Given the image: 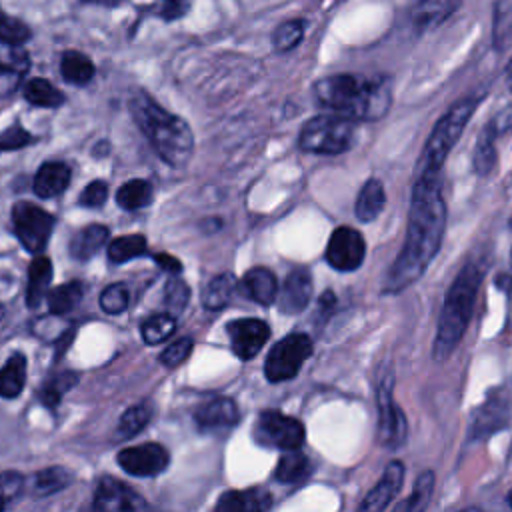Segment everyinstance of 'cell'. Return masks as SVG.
Wrapping results in <instances>:
<instances>
[{"label":"cell","mask_w":512,"mask_h":512,"mask_svg":"<svg viewBox=\"0 0 512 512\" xmlns=\"http://www.w3.org/2000/svg\"><path fill=\"white\" fill-rule=\"evenodd\" d=\"M2 316H4V306L0 304V320H2Z\"/></svg>","instance_id":"54"},{"label":"cell","mask_w":512,"mask_h":512,"mask_svg":"<svg viewBox=\"0 0 512 512\" xmlns=\"http://www.w3.org/2000/svg\"><path fill=\"white\" fill-rule=\"evenodd\" d=\"M168 2H180V0H168Z\"/></svg>","instance_id":"55"},{"label":"cell","mask_w":512,"mask_h":512,"mask_svg":"<svg viewBox=\"0 0 512 512\" xmlns=\"http://www.w3.org/2000/svg\"><path fill=\"white\" fill-rule=\"evenodd\" d=\"M254 438L258 444L280 450H296L304 444L306 430L300 420L278 410L260 412L254 424Z\"/></svg>","instance_id":"9"},{"label":"cell","mask_w":512,"mask_h":512,"mask_svg":"<svg viewBox=\"0 0 512 512\" xmlns=\"http://www.w3.org/2000/svg\"><path fill=\"white\" fill-rule=\"evenodd\" d=\"M60 72H62V78L70 84H78V86H84L92 80L96 68L92 64V60L78 52V50H68L62 54V60H60Z\"/></svg>","instance_id":"28"},{"label":"cell","mask_w":512,"mask_h":512,"mask_svg":"<svg viewBox=\"0 0 512 512\" xmlns=\"http://www.w3.org/2000/svg\"><path fill=\"white\" fill-rule=\"evenodd\" d=\"M30 36L32 32L22 20L6 14L0 8V40L12 42V44H24L26 40H30Z\"/></svg>","instance_id":"43"},{"label":"cell","mask_w":512,"mask_h":512,"mask_svg":"<svg viewBox=\"0 0 512 512\" xmlns=\"http://www.w3.org/2000/svg\"><path fill=\"white\" fill-rule=\"evenodd\" d=\"M510 224H512V220H510Z\"/></svg>","instance_id":"56"},{"label":"cell","mask_w":512,"mask_h":512,"mask_svg":"<svg viewBox=\"0 0 512 512\" xmlns=\"http://www.w3.org/2000/svg\"><path fill=\"white\" fill-rule=\"evenodd\" d=\"M146 250H148V244L142 234H126V236L110 240L108 258L116 264H122V262L142 256Z\"/></svg>","instance_id":"34"},{"label":"cell","mask_w":512,"mask_h":512,"mask_svg":"<svg viewBox=\"0 0 512 512\" xmlns=\"http://www.w3.org/2000/svg\"><path fill=\"white\" fill-rule=\"evenodd\" d=\"M304 28L306 22L304 20H286L282 22L274 34H272V44L278 52H288L292 48H296L304 36Z\"/></svg>","instance_id":"41"},{"label":"cell","mask_w":512,"mask_h":512,"mask_svg":"<svg viewBox=\"0 0 512 512\" xmlns=\"http://www.w3.org/2000/svg\"><path fill=\"white\" fill-rule=\"evenodd\" d=\"M116 202L124 210H140L152 202V186L146 180H128L116 192Z\"/></svg>","instance_id":"33"},{"label":"cell","mask_w":512,"mask_h":512,"mask_svg":"<svg viewBox=\"0 0 512 512\" xmlns=\"http://www.w3.org/2000/svg\"><path fill=\"white\" fill-rule=\"evenodd\" d=\"M312 470V462L310 458L300 452V448L296 450H286L284 456H280L278 464H276V470H274V478L278 482H300L304 480Z\"/></svg>","instance_id":"27"},{"label":"cell","mask_w":512,"mask_h":512,"mask_svg":"<svg viewBox=\"0 0 512 512\" xmlns=\"http://www.w3.org/2000/svg\"><path fill=\"white\" fill-rule=\"evenodd\" d=\"M152 418V408L148 404H136V406H130L122 416H120V422H118V428H116V436L118 438H132L134 434H138Z\"/></svg>","instance_id":"37"},{"label":"cell","mask_w":512,"mask_h":512,"mask_svg":"<svg viewBox=\"0 0 512 512\" xmlns=\"http://www.w3.org/2000/svg\"><path fill=\"white\" fill-rule=\"evenodd\" d=\"M24 488V476L14 470L0 472V510H4Z\"/></svg>","instance_id":"47"},{"label":"cell","mask_w":512,"mask_h":512,"mask_svg":"<svg viewBox=\"0 0 512 512\" xmlns=\"http://www.w3.org/2000/svg\"><path fill=\"white\" fill-rule=\"evenodd\" d=\"M310 298H312V278L308 270L298 268L286 276L278 292V308L284 314H298L308 306Z\"/></svg>","instance_id":"17"},{"label":"cell","mask_w":512,"mask_h":512,"mask_svg":"<svg viewBox=\"0 0 512 512\" xmlns=\"http://www.w3.org/2000/svg\"><path fill=\"white\" fill-rule=\"evenodd\" d=\"M52 282V262L46 256H34L28 268V288L26 302L30 308H36L42 298L48 294Z\"/></svg>","instance_id":"24"},{"label":"cell","mask_w":512,"mask_h":512,"mask_svg":"<svg viewBox=\"0 0 512 512\" xmlns=\"http://www.w3.org/2000/svg\"><path fill=\"white\" fill-rule=\"evenodd\" d=\"M128 288L124 284H110L100 294V308L106 314H120L128 308Z\"/></svg>","instance_id":"45"},{"label":"cell","mask_w":512,"mask_h":512,"mask_svg":"<svg viewBox=\"0 0 512 512\" xmlns=\"http://www.w3.org/2000/svg\"><path fill=\"white\" fill-rule=\"evenodd\" d=\"M240 290L252 302L260 306H270L278 298V280L272 274V270L264 266H256L244 274L240 282Z\"/></svg>","instance_id":"18"},{"label":"cell","mask_w":512,"mask_h":512,"mask_svg":"<svg viewBox=\"0 0 512 512\" xmlns=\"http://www.w3.org/2000/svg\"><path fill=\"white\" fill-rule=\"evenodd\" d=\"M188 300H190V288L186 286L184 280H180L178 276H172L164 288V302H166L168 310L172 314H178L186 308Z\"/></svg>","instance_id":"44"},{"label":"cell","mask_w":512,"mask_h":512,"mask_svg":"<svg viewBox=\"0 0 512 512\" xmlns=\"http://www.w3.org/2000/svg\"><path fill=\"white\" fill-rule=\"evenodd\" d=\"M232 352L240 360L254 358L270 336V326L258 318H238L226 326Z\"/></svg>","instance_id":"14"},{"label":"cell","mask_w":512,"mask_h":512,"mask_svg":"<svg viewBox=\"0 0 512 512\" xmlns=\"http://www.w3.org/2000/svg\"><path fill=\"white\" fill-rule=\"evenodd\" d=\"M154 262H156L164 272H168V274H172V276H178V274L182 272V262H180L176 256H172V254H164V252L154 254Z\"/></svg>","instance_id":"51"},{"label":"cell","mask_w":512,"mask_h":512,"mask_svg":"<svg viewBox=\"0 0 512 512\" xmlns=\"http://www.w3.org/2000/svg\"><path fill=\"white\" fill-rule=\"evenodd\" d=\"M366 242L362 234L350 226H340L332 232L326 246V260L338 272H354L362 266Z\"/></svg>","instance_id":"11"},{"label":"cell","mask_w":512,"mask_h":512,"mask_svg":"<svg viewBox=\"0 0 512 512\" xmlns=\"http://www.w3.org/2000/svg\"><path fill=\"white\" fill-rule=\"evenodd\" d=\"M192 348H194V340L188 338V336H184V338H180V340L168 344V346L160 352L158 360H160V364H164L166 368H176V366H180V364L190 356Z\"/></svg>","instance_id":"46"},{"label":"cell","mask_w":512,"mask_h":512,"mask_svg":"<svg viewBox=\"0 0 512 512\" xmlns=\"http://www.w3.org/2000/svg\"><path fill=\"white\" fill-rule=\"evenodd\" d=\"M24 98L40 108H58L64 102V94L46 78L28 80L24 84Z\"/></svg>","instance_id":"32"},{"label":"cell","mask_w":512,"mask_h":512,"mask_svg":"<svg viewBox=\"0 0 512 512\" xmlns=\"http://www.w3.org/2000/svg\"><path fill=\"white\" fill-rule=\"evenodd\" d=\"M32 142H34V136L28 130H24L20 124H14L0 134V150H20L24 146H30Z\"/></svg>","instance_id":"48"},{"label":"cell","mask_w":512,"mask_h":512,"mask_svg":"<svg viewBox=\"0 0 512 512\" xmlns=\"http://www.w3.org/2000/svg\"><path fill=\"white\" fill-rule=\"evenodd\" d=\"M106 198H108V184L102 180H94L80 192L78 202L86 208H98L106 202Z\"/></svg>","instance_id":"49"},{"label":"cell","mask_w":512,"mask_h":512,"mask_svg":"<svg viewBox=\"0 0 512 512\" xmlns=\"http://www.w3.org/2000/svg\"><path fill=\"white\" fill-rule=\"evenodd\" d=\"M386 204V192L384 186L378 178H370L364 182V186L360 188L358 196H356V218L360 222H372L380 216V212L384 210Z\"/></svg>","instance_id":"22"},{"label":"cell","mask_w":512,"mask_h":512,"mask_svg":"<svg viewBox=\"0 0 512 512\" xmlns=\"http://www.w3.org/2000/svg\"><path fill=\"white\" fill-rule=\"evenodd\" d=\"M88 2H94V4H114L118 0H88Z\"/></svg>","instance_id":"52"},{"label":"cell","mask_w":512,"mask_h":512,"mask_svg":"<svg viewBox=\"0 0 512 512\" xmlns=\"http://www.w3.org/2000/svg\"><path fill=\"white\" fill-rule=\"evenodd\" d=\"M28 68H30V56L22 48V44L0 40V70H18L24 74Z\"/></svg>","instance_id":"42"},{"label":"cell","mask_w":512,"mask_h":512,"mask_svg":"<svg viewBox=\"0 0 512 512\" xmlns=\"http://www.w3.org/2000/svg\"><path fill=\"white\" fill-rule=\"evenodd\" d=\"M356 140V120L338 112L318 114L310 118L302 130L298 144L312 154H342Z\"/></svg>","instance_id":"6"},{"label":"cell","mask_w":512,"mask_h":512,"mask_svg":"<svg viewBox=\"0 0 512 512\" xmlns=\"http://www.w3.org/2000/svg\"><path fill=\"white\" fill-rule=\"evenodd\" d=\"M142 338L146 344H160L164 342L174 330H176V320L172 314L162 312V314H152L142 322Z\"/></svg>","instance_id":"35"},{"label":"cell","mask_w":512,"mask_h":512,"mask_svg":"<svg viewBox=\"0 0 512 512\" xmlns=\"http://www.w3.org/2000/svg\"><path fill=\"white\" fill-rule=\"evenodd\" d=\"M240 420L238 406L232 398H212L204 404H200L194 412V422L200 430L210 432V430H226L236 426Z\"/></svg>","instance_id":"16"},{"label":"cell","mask_w":512,"mask_h":512,"mask_svg":"<svg viewBox=\"0 0 512 512\" xmlns=\"http://www.w3.org/2000/svg\"><path fill=\"white\" fill-rule=\"evenodd\" d=\"M272 506V496L264 488L228 490L216 502L218 512H264Z\"/></svg>","instance_id":"19"},{"label":"cell","mask_w":512,"mask_h":512,"mask_svg":"<svg viewBox=\"0 0 512 512\" xmlns=\"http://www.w3.org/2000/svg\"><path fill=\"white\" fill-rule=\"evenodd\" d=\"M404 482V464L398 460H392L386 470L382 472L376 486L364 496L360 502L362 512H380L390 506V502L398 496Z\"/></svg>","instance_id":"15"},{"label":"cell","mask_w":512,"mask_h":512,"mask_svg":"<svg viewBox=\"0 0 512 512\" xmlns=\"http://www.w3.org/2000/svg\"><path fill=\"white\" fill-rule=\"evenodd\" d=\"M506 502H508V506H510V508H512V490H510V492H508V496H506Z\"/></svg>","instance_id":"53"},{"label":"cell","mask_w":512,"mask_h":512,"mask_svg":"<svg viewBox=\"0 0 512 512\" xmlns=\"http://www.w3.org/2000/svg\"><path fill=\"white\" fill-rule=\"evenodd\" d=\"M460 4L462 0H418L412 10V24L418 32L434 30L444 24Z\"/></svg>","instance_id":"20"},{"label":"cell","mask_w":512,"mask_h":512,"mask_svg":"<svg viewBox=\"0 0 512 512\" xmlns=\"http://www.w3.org/2000/svg\"><path fill=\"white\" fill-rule=\"evenodd\" d=\"M54 224V216L32 202L24 200L12 206L14 234L18 236L20 244L32 254H40L46 248Z\"/></svg>","instance_id":"8"},{"label":"cell","mask_w":512,"mask_h":512,"mask_svg":"<svg viewBox=\"0 0 512 512\" xmlns=\"http://www.w3.org/2000/svg\"><path fill=\"white\" fill-rule=\"evenodd\" d=\"M128 108L158 156L172 168H184L194 152V136L188 122L164 110L142 90L130 96Z\"/></svg>","instance_id":"3"},{"label":"cell","mask_w":512,"mask_h":512,"mask_svg":"<svg viewBox=\"0 0 512 512\" xmlns=\"http://www.w3.org/2000/svg\"><path fill=\"white\" fill-rule=\"evenodd\" d=\"M508 422V408L502 400L494 398V400H488L476 414L474 418V424H472V436L474 438H482V436H488L496 430H500L502 426H506Z\"/></svg>","instance_id":"25"},{"label":"cell","mask_w":512,"mask_h":512,"mask_svg":"<svg viewBox=\"0 0 512 512\" xmlns=\"http://www.w3.org/2000/svg\"><path fill=\"white\" fill-rule=\"evenodd\" d=\"M70 184V168L64 162H44L34 176V192L40 198L60 196Z\"/></svg>","instance_id":"21"},{"label":"cell","mask_w":512,"mask_h":512,"mask_svg":"<svg viewBox=\"0 0 512 512\" xmlns=\"http://www.w3.org/2000/svg\"><path fill=\"white\" fill-rule=\"evenodd\" d=\"M120 468L130 476H156L168 466V452L162 444L146 442L138 446H130L118 452L116 456Z\"/></svg>","instance_id":"12"},{"label":"cell","mask_w":512,"mask_h":512,"mask_svg":"<svg viewBox=\"0 0 512 512\" xmlns=\"http://www.w3.org/2000/svg\"><path fill=\"white\" fill-rule=\"evenodd\" d=\"M78 382V374L74 372H60L56 376H52L46 386L42 388L40 392V400L46 408H56L60 404V398L70 390L74 388Z\"/></svg>","instance_id":"39"},{"label":"cell","mask_w":512,"mask_h":512,"mask_svg":"<svg viewBox=\"0 0 512 512\" xmlns=\"http://www.w3.org/2000/svg\"><path fill=\"white\" fill-rule=\"evenodd\" d=\"M316 100L330 112L352 120H380L392 104V86L386 78L334 74L314 84Z\"/></svg>","instance_id":"2"},{"label":"cell","mask_w":512,"mask_h":512,"mask_svg":"<svg viewBox=\"0 0 512 512\" xmlns=\"http://www.w3.org/2000/svg\"><path fill=\"white\" fill-rule=\"evenodd\" d=\"M494 46L504 50L512 36V0H494V24H492Z\"/></svg>","instance_id":"36"},{"label":"cell","mask_w":512,"mask_h":512,"mask_svg":"<svg viewBox=\"0 0 512 512\" xmlns=\"http://www.w3.org/2000/svg\"><path fill=\"white\" fill-rule=\"evenodd\" d=\"M432 490H434V472L426 470L422 472L416 482H414V488H412V494L408 496L406 502L400 504V510H410V512H418V510H424L430 502V496H432Z\"/></svg>","instance_id":"40"},{"label":"cell","mask_w":512,"mask_h":512,"mask_svg":"<svg viewBox=\"0 0 512 512\" xmlns=\"http://www.w3.org/2000/svg\"><path fill=\"white\" fill-rule=\"evenodd\" d=\"M392 372L378 384V442L386 450L400 448L408 438V420L392 398Z\"/></svg>","instance_id":"10"},{"label":"cell","mask_w":512,"mask_h":512,"mask_svg":"<svg viewBox=\"0 0 512 512\" xmlns=\"http://www.w3.org/2000/svg\"><path fill=\"white\" fill-rule=\"evenodd\" d=\"M482 276H484L482 268L474 262H468L466 266H462V270L450 284L440 318H438L436 340L432 346L434 360L438 362L446 360L462 340L464 330L468 328L470 316L474 312Z\"/></svg>","instance_id":"4"},{"label":"cell","mask_w":512,"mask_h":512,"mask_svg":"<svg viewBox=\"0 0 512 512\" xmlns=\"http://www.w3.org/2000/svg\"><path fill=\"white\" fill-rule=\"evenodd\" d=\"M498 130L496 126L490 122L486 126V130L482 132V136L478 138V144H476V152H474V168L478 174H488L494 166V160H496V150H494V138H496Z\"/></svg>","instance_id":"38"},{"label":"cell","mask_w":512,"mask_h":512,"mask_svg":"<svg viewBox=\"0 0 512 512\" xmlns=\"http://www.w3.org/2000/svg\"><path fill=\"white\" fill-rule=\"evenodd\" d=\"M82 292H84V284L78 280L60 284L56 288H50L46 294L48 300V308L52 314H66L70 312L80 300H82Z\"/></svg>","instance_id":"30"},{"label":"cell","mask_w":512,"mask_h":512,"mask_svg":"<svg viewBox=\"0 0 512 512\" xmlns=\"http://www.w3.org/2000/svg\"><path fill=\"white\" fill-rule=\"evenodd\" d=\"M446 230V204L440 174H416L404 244L392 262L382 292L398 294L414 284L440 250Z\"/></svg>","instance_id":"1"},{"label":"cell","mask_w":512,"mask_h":512,"mask_svg":"<svg viewBox=\"0 0 512 512\" xmlns=\"http://www.w3.org/2000/svg\"><path fill=\"white\" fill-rule=\"evenodd\" d=\"M312 340L304 332H292L272 346L266 356L264 374L270 382H284L298 374L302 364L312 356Z\"/></svg>","instance_id":"7"},{"label":"cell","mask_w":512,"mask_h":512,"mask_svg":"<svg viewBox=\"0 0 512 512\" xmlns=\"http://www.w3.org/2000/svg\"><path fill=\"white\" fill-rule=\"evenodd\" d=\"M146 506V500L138 492L110 476L100 478L92 500V508L98 512H136Z\"/></svg>","instance_id":"13"},{"label":"cell","mask_w":512,"mask_h":512,"mask_svg":"<svg viewBox=\"0 0 512 512\" xmlns=\"http://www.w3.org/2000/svg\"><path fill=\"white\" fill-rule=\"evenodd\" d=\"M22 76L24 74L18 70H0V98L12 94L20 86Z\"/></svg>","instance_id":"50"},{"label":"cell","mask_w":512,"mask_h":512,"mask_svg":"<svg viewBox=\"0 0 512 512\" xmlns=\"http://www.w3.org/2000/svg\"><path fill=\"white\" fill-rule=\"evenodd\" d=\"M72 482V474L62 466H50L34 474L32 478V494L34 496H50L54 492L64 490Z\"/></svg>","instance_id":"31"},{"label":"cell","mask_w":512,"mask_h":512,"mask_svg":"<svg viewBox=\"0 0 512 512\" xmlns=\"http://www.w3.org/2000/svg\"><path fill=\"white\" fill-rule=\"evenodd\" d=\"M26 384V356L16 352L0 368V396L16 398Z\"/></svg>","instance_id":"26"},{"label":"cell","mask_w":512,"mask_h":512,"mask_svg":"<svg viewBox=\"0 0 512 512\" xmlns=\"http://www.w3.org/2000/svg\"><path fill=\"white\" fill-rule=\"evenodd\" d=\"M480 98L478 96H466L454 102L446 114L436 122L432 128V134L422 150L420 162L416 166V174H440L444 160L448 158L450 150L458 142L462 130L470 122Z\"/></svg>","instance_id":"5"},{"label":"cell","mask_w":512,"mask_h":512,"mask_svg":"<svg viewBox=\"0 0 512 512\" xmlns=\"http://www.w3.org/2000/svg\"><path fill=\"white\" fill-rule=\"evenodd\" d=\"M110 238V230L102 224H90L74 234L70 240V254L76 260H88L92 258Z\"/></svg>","instance_id":"23"},{"label":"cell","mask_w":512,"mask_h":512,"mask_svg":"<svg viewBox=\"0 0 512 512\" xmlns=\"http://www.w3.org/2000/svg\"><path fill=\"white\" fill-rule=\"evenodd\" d=\"M234 290H236V278H234V274L224 272V274L214 276V278L208 282V286H206V290H204V296H202L204 308H208V310H220V308H224V306L230 302Z\"/></svg>","instance_id":"29"}]
</instances>
